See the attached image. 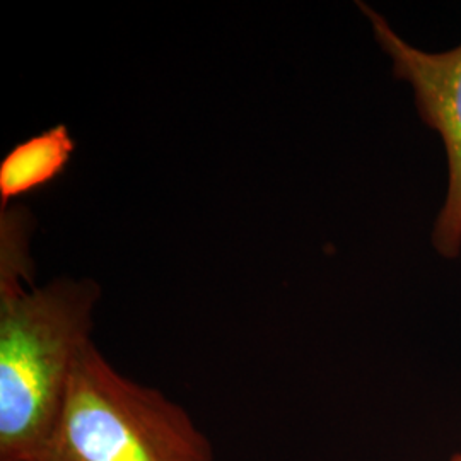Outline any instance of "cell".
I'll return each mask as SVG.
<instances>
[{"instance_id": "obj_1", "label": "cell", "mask_w": 461, "mask_h": 461, "mask_svg": "<svg viewBox=\"0 0 461 461\" xmlns=\"http://www.w3.org/2000/svg\"><path fill=\"white\" fill-rule=\"evenodd\" d=\"M32 219L9 209L0 221V461H30L55 428L68 383L89 346L101 296L93 280L33 287Z\"/></svg>"}, {"instance_id": "obj_2", "label": "cell", "mask_w": 461, "mask_h": 461, "mask_svg": "<svg viewBox=\"0 0 461 461\" xmlns=\"http://www.w3.org/2000/svg\"><path fill=\"white\" fill-rule=\"evenodd\" d=\"M30 461H214L188 412L120 375L91 342L45 446Z\"/></svg>"}, {"instance_id": "obj_3", "label": "cell", "mask_w": 461, "mask_h": 461, "mask_svg": "<svg viewBox=\"0 0 461 461\" xmlns=\"http://www.w3.org/2000/svg\"><path fill=\"white\" fill-rule=\"evenodd\" d=\"M381 50L392 60L396 79L412 87L415 108L422 122L441 137L447 161L445 202L434 221V249L453 260L461 255V45L446 51H426L411 45L392 24L366 4Z\"/></svg>"}, {"instance_id": "obj_4", "label": "cell", "mask_w": 461, "mask_h": 461, "mask_svg": "<svg viewBox=\"0 0 461 461\" xmlns=\"http://www.w3.org/2000/svg\"><path fill=\"white\" fill-rule=\"evenodd\" d=\"M74 148L66 125H57L13 149L0 163L2 211L13 198L53 182L66 169Z\"/></svg>"}, {"instance_id": "obj_5", "label": "cell", "mask_w": 461, "mask_h": 461, "mask_svg": "<svg viewBox=\"0 0 461 461\" xmlns=\"http://www.w3.org/2000/svg\"><path fill=\"white\" fill-rule=\"evenodd\" d=\"M451 461H461V453L460 455H456V456H453V458H451Z\"/></svg>"}]
</instances>
